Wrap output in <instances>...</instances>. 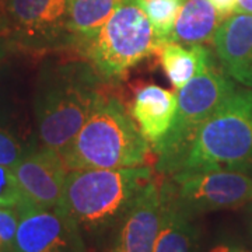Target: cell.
Returning <instances> with one entry per match:
<instances>
[{
	"label": "cell",
	"mask_w": 252,
	"mask_h": 252,
	"mask_svg": "<svg viewBox=\"0 0 252 252\" xmlns=\"http://www.w3.org/2000/svg\"><path fill=\"white\" fill-rule=\"evenodd\" d=\"M147 165L67 172L58 209L72 219L83 235L97 238L115 230L136 199L153 182Z\"/></svg>",
	"instance_id": "6da1fadb"
},
{
	"label": "cell",
	"mask_w": 252,
	"mask_h": 252,
	"mask_svg": "<svg viewBox=\"0 0 252 252\" xmlns=\"http://www.w3.org/2000/svg\"><path fill=\"white\" fill-rule=\"evenodd\" d=\"M101 94L102 80L89 62L44 69L34 97L42 146L62 153L89 119Z\"/></svg>",
	"instance_id": "7a4b0ae2"
},
{
	"label": "cell",
	"mask_w": 252,
	"mask_h": 252,
	"mask_svg": "<svg viewBox=\"0 0 252 252\" xmlns=\"http://www.w3.org/2000/svg\"><path fill=\"white\" fill-rule=\"evenodd\" d=\"M149 153L150 143L122 101L102 93L89 119L61 156L72 171L139 167L144 165Z\"/></svg>",
	"instance_id": "3957f363"
},
{
	"label": "cell",
	"mask_w": 252,
	"mask_h": 252,
	"mask_svg": "<svg viewBox=\"0 0 252 252\" xmlns=\"http://www.w3.org/2000/svg\"><path fill=\"white\" fill-rule=\"evenodd\" d=\"M209 168L244 172L252 170V89L250 87L235 90L199 127L175 172Z\"/></svg>",
	"instance_id": "277c9868"
},
{
	"label": "cell",
	"mask_w": 252,
	"mask_h": 252,
	"mask_svg": "<svg viewBox=\"0 0 252 252\" xmlns=\"http://www.w3.org/2000/svg\"><path fill=\"white\" fill-rule=\"evenodd\" d=\"M161 41L135 0H124L95 35L80 46L101 80H122L132 67L158 52Z\"/></svg>",
	"instance_id": "5b68a950"
},
{
	"label": "cell",
	"mask_w": 252,
	"mask_h": 252,
	"mask_svg": "<svg viewBox=\"0 0 252 252\" xmlns=\"http://www.w3.org/2000/svg\"><path fill=\"white\" fill-rule=\"evenodd\" d=\"M234 91V83L225 76L224 70H217L215 63L181 89L171 129L161 143L153 149L158 156L157 171L165 175L175 172L199 127Z\"/></svg>",
	"instance_id": "8992f818"
},
{
	"label": "cell",
	"mask_w": 252,
	"mask_h": 252,
	"mask_svg": "<svg viewBox=\"0 0 252 252\" xmlns=\"http://www.w3.org/2000/svg\"><path fill=\"white\" fill-rule=\"evenodd\" d=\"M167 180L174 196L192 216L237 209L252 202V177L227 168L182 170Z\"/></svg>",
	"instance_id": "52a82bcc"
},
{
	"label": "cell",
	"mask_w": 252,
	"mask_h": 252,
	"mask_svg": "<svg viewBox=\"0 0 252 252\" xmlns=\"http://www.w3.org/2000/svg\"><path fill=\"white\" fill-rule=\"evenodd\" d=\"M10 34L21 45L48 48L76 44L69 31V0H4Z\"/></svg>",
	"instance_id": "ba28073f"
},
{
	"label": "cell",
	"mask_w": 252,
	"mask_h": 252,
	"mask_svg": "<svg viewBox=\"0 0 252 252\" xmlns=\"http://www.w3.org/2000/svg\"><path fill=\"white\" fill-rule=\"evenodd\" d=\"M18 210L13 252H87L80 228L61 209H42L27 202Z\"/></svg>",
	"instance_id": "9c48e42d"
},
{
	"label": "cell",
	"mask_w": 252,
	"mask_h": 252,
	"mask_svg": "<svg viewBox=\"0 0 252 252\" xmlns=\"http://www.w3.org/2000/svg\"><path fill=\"white\" fill-rule=\"evenodd\" d=\"M13 171L28 203L42 209L59 206L69 172L61 153L46 147L30 150Z\"/></svg>",
	"instance_id": "30bf717a"
},
{
	"label": "cell",
	"mask_w": 252,
	"mask_h": 252,
	"mask_svg": "<svg viewBox=\"0 0 252 252\" xmlns=\"http://www.w3.org/2000/svg\"><path fill=\"white\" fill-rule=\"evenodd\" d=\"M160 221L161 193L153 181L122 217L105 252H153Z\"/></svg>",
	"instance_id": "8fae6325"
},
{
	"label": "cell",
	"mask_w": 252,
	"mask_h": 252,
	"mask_svg": "<svg viewBox=\"0 0 252 252\" xmlns=\"http://www.w3.org/2000/svg\"><path fill=\"white\" fill-rule=\"evenodd\" d=\"M213 45L225 74L252 89V14L234 13L224 18Z\"/></svg>",
	"instance_id": "7c38bea8"
},
{
	"label": "cell",
	"mask_w": 252,
	"mask_h": 252,
	"mask_svg": "<svg viewBox=\"0 0 252 252\" xmlns=\"http://www.w3.org/2000/svg\"><path fill=\"white\" fill-rule=\"evenodd\" d=\"M177 109L178 95L160 86L147 84L135 94L130 115L154 149L170 132Z\"/></svg>",
	"instance_id": "4fadbf2b"
},
{
	"label": "cell",
	"mask_w": 252,
	"mask_h": 252,
	"mask_svg": "<svg viewBox=\"0 0 252 252\" xmlns=\"http://www.w3.org/2000/svg\"><path fill=\"white\" fill-rule=\"evenodd\" d=\"M161 221L153 252H199V228L177 202L167 180L160 184Z\"/></svg>",
	"instance_id": "5bb4252c"
},
{
	"label": "cell",
	"mask_w": 252,
	"mask_h": 252,
	"mask_svg": "<svg viewBox=\"0 0 252 252\" xmlns=\"http://www.w3.org/2000/svg\"><path fill=\"white\" fill-rule=\"evenodd\" d=\"M223 20L224 17L210 0H185L177 14L168 42L189 46L213 42V36Z\"/></svg>",
	"instance_id": "9a60e30c"
},
{
	"label": "cell",
	"mask_w": 252,
	"mask_h": 252,
	"mask_svg": "<svg viewBox=\"0 0 252 252\" xmlns=\"http://www.w3.org/2000/svg\"><path fill=\"white\" fill-rule=\"evenodd\" d=\"M158 55L162 70L177 90L215 63L213 55L205 45L165 42L160 46Z\"/></svg>",
	"instance_id": "2e32d148"
},
{
	"label": "cell",
	"mask_w": 252,
	"mask_h": 252,
	"mask_svg": "<svg viewBox=\"0 0 252 252\" xmlns=\"http://www.w3.org/2000/svg\"><path fill=\"white\" fill-rule=\"evenodd\" d=\"M124 0H69V31L76 45H84Z\"/></svg>",
	"instance_id": "e0dca14e"
},
{
	"label": "cell",
	"mask_w": 252,
	"mask_h": 252,
	"mask_svg": "<svg viewBox=\"0 0 252 252\" xmlns=\"http://www.w3.org/2000/svg\"><path fill=\"white\" fill-rule=\"evenodd\" d=\"M144 14L152 21L161 44L168 42L175 18L180 11L181 0H135Z\"/></svg>",
	"instance_id": "ac0fdd59"
},
{
	"label": "cell",
	"mask_w": 252,
	"mask_h": 252,
	"mask_svg": "<svg viewBox=\"0 0 252 252\" xmlns=\"http://www.w3.org/2000/svg\"><path fill=\"white\" fill-rule=\"evenodd\" d=\"M27 203L11 167L0 165V207H20Z\"/></svg>",
	"instance_id": "d6986e66"
},
{
	"label": "cell",
	"mask_w": 252,
	"mask_h": 252,
	"mask_svg": "<svg viewBox=\"0 0 252 252\" xmlns=\"http://www.w3.org/2000/svg\"><path fill=\"white\" fill-rule=\"evenodd\" d=\"M28 152L30 149H26L17 136L11 133L9 129L0 126V165L13 168Z\"/></svg>",
	"instance_id": "ffe728a7"
},
{
	"label": "cell",
	"mask_w": 252,
	"mask_h": 252,
	"mask_svg": "<svg viewBox=\"0 0 252 252\" xmlns=\"http://www.w3.org/2000/svg\"><path fill=\"white\" fill-rule=\"evenodd\" d=\"M18 223V207H0V252H13Z\"/></svg>",
	"instance_id": "44dd1931"
},
{
	"label": "cell",
	"mask_w": 252,
	"mask_h": 252,
	"mask_svg": "<svg viewBox=\"0 0 252 252\" xmlns=\"http://www.w3.org/2000/svg\"><path fill=\"white\" fill-rule=\"evenodd\" d=\"M210 1L216 7L217 11L224 18L231 16V14H234L237 0H210Z\"/></svg>",
	"instance_id": "7402d4cb"
},
{
	"label": "cell",
	"mask_w": 252,
	"mask_h": 252,
	"mask_svg": "<svg viewBox=\"0 0 252 252\" xmlns=\"http://www.w3.org/2000/svg\"><path fill=\"white\" fill-rule=\"evenodd\" d=\"M207 252H247L244 248L231 243H220L213 245Z\"/></svg>",
	"instance_id": "603a6c76"
},
{
	"label": "cell",
	"mask_w": 252,
	"mask_h": 252,
	"mask_svg": "<svg viewBox=\"0 0 252 252\" xmlns=\"http://www.w3.org/2000/svg\"><path fill=\"white\" fill-rule=\"evenodd\" d=\"M234 13L252 14V0H237Z\"/></svg>",
	"instance_id": "cb8c5ba5"
},
{
	"label": "cell",
	"mask_w": 252,
	"mask_h": 252,
	"mask_svg": "<svg viewBox=\"0 0 252 252\" xmlns=\"http://www.w3.org/2000/svg\"><path fill=\"white\" fill-rule=\"evenodd\" d=\"M4 54H6V45H4V42L0 39V61L3 59Z\"/></svg>",
	"instance_id": "d4e9b609"
},
{
	"label": "cell",
	"mask_w": 252,
	"mask_h": 252,
	"mask_svg": "<svg viewBox=\"0 0 252 252\" xmlns=\"http://www.w3.org/2000/svg\"><path fill=\"white\" fill-rule=\"evenodd\" d=\"M181 1H185V0H181Z\"/></svg>",
	"instance_id": "484cf974"
}]
</instances>
